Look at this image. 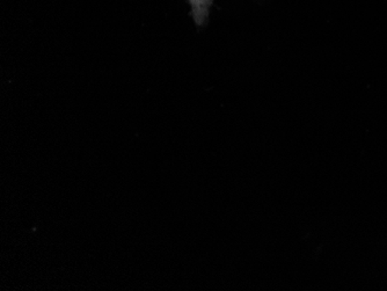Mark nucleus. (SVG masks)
<instances>
[{
	"instance_id": "f257e3e1",
	"label": "nucleus",
	"mask_w": 387,
	"mask_h": 291,
	"mask_svg": "<svg viewBox=\"0 0 387 291\" xmlns=\"http://www.w3.org/2000/svg\"><path fill=\"white\" fill-rule=\"evenodd\" d=\"M189 3L191 5L194 20L197 25H202L209 15L212 0H189Z\"/></svg>"
}]
</instances>
